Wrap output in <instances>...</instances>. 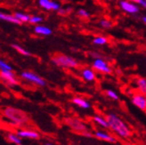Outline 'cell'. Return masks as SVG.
I'll list each match as a JSON object with an SVG mask.
<instances>
[{"mask_svg":"<svg viewBox=\"0 0 146 145\" xmlns=\"http://www.w3.org/2000/svg\"><path fill=\"white\" fill-rule=\"evenodd\" d=\"M42 21H44V17L43 16L32 15V16H31V20H30V23H29L33 24V25H38V24H40Z\"/></svg>","mask_w":146,"mask_h":145,"instance_id":"25","label":"cell"},{"mask_svg":"<svg viewBox=\"0 0 146 145\" xmlns=\"http://www.w3.org/2000/svg\"><path fill=\"white\" fill-rule=\"evenodd\" d=\"M20 77L23 79H24L25 81H27L29 83H31L33 85H36L38 86H40V87H44V86H46V81L42 77L34 73V72H32L31 70L21 71V73L20 74Z\"/></svg>","mask_w":146,"mask_h":145,"instance_id":"5","label":"cell"},{"mask_svg":"<svg viewBox=\"0 0 146 145\" xmlns=\"http://www.w3.org/2000/svg\"><path fill=\"white\" fill-rule=\"evenodd\" d=\"M109 1H113V0H109Z\"/></svg>","mask_w":146,"mask_h":145,"instance_id":"35","label":"cell"},{"mask_svg":"<svg viewBox=\"0 0 146 145\" xmlns=\"http://www.w3.org/2000/svg\"><path fill=\"white\" fill-rule=\"evenodd\" d=\"M17 134L21 139H31V140H39L40 134L38 132L35 131L33 129L27 128H20L16 130Z\"/></svg>","mask_w":146,"mask_h":145,"instance_id":"10","label":"cell"},{"mask_svg":"<svg viewBox=\"0 0 146 145\" xmlns=\"http://www.w3.org/2000/svg\"><path fill=\"white\" fill-rule=\"evenodd\" d=\"M65 123H66V125L75 133L80 134L86 137H89V138L94 136V134H92V132L89 131L88 127H87V126L85 123L77 118L65 119Z\"/></svg>","mask_w":146,"mask_h":145,"instance_id":"4","label":"cell"},{"mask_svg":"<svg viewBox=\"0 0 146 145\" xmlns=\"http://www.w3.org/2000/svg\"><path fill=\"white\" fill-rule=\"evenodd\" d=\"M13 15L15 16L20 21H21L23 23H29L31 20V16L29 14L23 13V12H15L13 13Z\"/></svg>","mask_w":146,"mask_h":145,"instance_id":"20","label":"cell"},{"mask_svg":"<svg viewBox=\"0 0 146 145\" xmlns=\"http://www.w3.org/2000/svg\"><path fill=\"white\" fill-rule=\"evenodd\" d=\"M106 119L109 124V129L111 131L117 134L122 139L127 140L133 135V132L131 128L127 126V123L122 120L118 115L115 113H108Z\"/></svg>","mask_w":146,"mask_h":145,"instance_id":"1","label":"cell"},{"mask_svg":"<svg viewBox=\"0 0 146 145\" xmlns=\"http://www.w3.org/2000/svg\"><path fill=\"white\" fill-rule=\"evenodd\" d=\"M105 95H106V96L108 98L111 99L113 101H119V96L118 93H117L115 91L111 90V89H107L105 91Z\"/></svg>","mask_w":146,"mask_h":145,"instance_id":"24","label":"cell"},{"mask_svg":"<svg viewBox=\"0 0 146 145\" xmlns=\"http://www.w3.org/2000/svg\"><path fill=\"white\" fill-rule=\"evenodd\" d=\"M2 116L6 120H8L11 124L15 126L26 125L30 120L26 112L20 110V109L11 106H7L3 109Z\"/></svg>","mask_w":146,"mask_h":145,"instance_id":"2","label":"cell"},{"mask_svg":"<svg viewBox=\"0 0 146 145\" xmlns=\"http://www.w3.org/2000/svg\"><path fill=\"white\" fill-rule=\"evenodd\" d=\"M38 5L46 11L58 12L62 8L61 4H59L55 0H38Z\"/></svg>","mask_w":146,"mask_h":145,"instance_id":"11","label":"cell"},{"mask_svg":"<svg viewBox=\"0 0 146 145\" xmlns=\"http://www.w3.org/2000/svg\"><path fill=\"white\" fill-rule=\"evenodd\" d=\"M77 15L80 18H84V19H87V18H89L90 16V14L89 13L87 12L86 10L83 9V8H80L77 11Z\"/></svg>","mask_w":146,"mask_h":145,"instance_id":"27","label":"cell"},{"mask_svg":"<svg viewBox=\"0 0 146 145\" xmlns=\"http://www.w3.org/2000/svg\"><path fill=\"white\" fill-rule=\"evenodd\" d=\"M80 76L86 82H94L96 80V75L92 68H83L80 70Z\"/></svg>","mask_w":146,"mask_h":145,"instance_id":"13","label":"cell"},{"mask_svg":"<svg viewBox=\"0 0 146 145\" xmlns=\"http://www.w3.org/2000/svg\"><path fill=\"white\" fill-rule=\"evenodd\" d=\"M92 119L96 125H98L102 128L109 129V124H108L106 117H104V116H102V115H94L92 118Z\"/></svg>","mask_w":146,"mask_h":145,"instance_id":"17","label":"cell"},{"mask_svg":"<svg viewBox=\"0 0 146 145\" xmlns=\"http://www.w3.org/2000/svg\"><path fill=\"white\" fill-rule=\"evenodd\" d=\"M0 70H13V67L8 62L1 59L0 60Z\"/></svg>","mask_w":146,"mask_h":145,"instance_id":"26","label":"cell"},{"mask_svg":"<svg viewBox=\"0 0 146 145\" xmlns=\"http://www.w3.org/2000/svg\"><path fill=\"white\" fill-rule=\"evenodd\" d=\"M51 62L54 66L62 69H78L79 68V62L70 55L64 54H56L51 57Z\"/></svg>","mask_w":146,"mask_h":145,"instance_id":"3","label":"cell"},{"mask_svg":"<svg viewBox=\"0 0 146 145\" xmlns=\"http://www.w3.org/2000/svg\"><path fill=\"white\" fill-rule=\"evenodd\" d=\"M145 1H146V0H145Z\"/></svg>","mask_w":146,"mask_h":145,"instance_id":"36","label":"cell"},{"mask_svg":"<svg viewBox=\"0 0 146 145\" xmlns=\"http://www.w3.org/2000/svg\"><path fill=\"white\" fill-rule=\"evenodd\" d=\"M130 2H133L136 5H138L139 6L143 7V8L146 9V1L145 0H128Z\"/></svg>","mask_w":146,"mask_h":145,"instance_id":"29","label":"cell"},{"mask_svg":"<svg viewBox=\"0 0 146 145\" xmlns=\"http://www.w3.org/2000/svg\"><path fill=\"white\" fill-rule=\"evenodd\" d=\"M11 47L13 48L14 50L16 51V52H18L21 55H23V56H31V53H30L28 50L24 49L23 47H21V46H19L17 44H12Z\"/></svg>","mask_w":146,"mask_h":145,"instance_id":"22","label":"cell"},{"mask_svg":"<svg viewBox=\"0 0 146 145\" xmlns=\"http://www.w3.org/2000/svg\"><path fill=\"white\" fill-rule=\"evenodd\" d=\"M99 25L104 28V30H110V28H111L113 27V23L110 20H107V19H103L99 21Z\"/></svg>","mask_w":146,"mask_h":145,"instance_id":"23","label":"cell"},{"mask_svg":"<svg viewBox=\"0 0 146 145\" xmlns=\"http://www.w3.org/2000/svg\"><path fill=\"white\" fill-rule=\"evenodd\" d=\"M119 6L122 11L131 14V15H135V14L140 12L138 5L130 2L128 0H120V1H119Z\"/></svg>","mask_w":146,"mask_h":145,"instance_id":"9","label":"cell"},{"mask_svg":"<svg viewBox=\"0 0 146 145\" xmlns=\"http://www.w3.org/2000/svg\"><path fill=\"white\" fill-rule=\"evenodd\" d=\"M92 43L96 46H102L107 45L109 43V39L106 37H104V36H97V37H96L93 39Z\"/></svg>","mask_w":146,"mask_h":145,"instance_id":"21","label":"cell"},{"mask_svg":"<svg viewBox=\"0 0 146 145\" xmlns=\"http://www.w3.org/2000/svg\"><path fill=\"white\" fill-rule=\"evenodd\" d=\"M33 31L35 34L36 35H40V36H50L52 35L53 33V30H51V28L47 26H44V25H40V24H38V25H35V27L33 28Z\"/></svg>","mask_w":146,"mask_h":145,"instance_id":"15","label":"cell"},{"mask_svg":"<svg viewBox=\"0 0 146 145\" xmlns=\"http://www.w3.org/2000/svg\"><path fill=\"white\" fill-rule=\"evenodd\" d=\"M89 55L91 57L94 58V59H96V58H102V55L99 54H97V53H96V52H91V53H89Z\"/></svg>","mask_w":146,"mask_h":145,"instance_id":"30","label":"cell"},{"mask_svg":"<svg viewBox=\"0 0 146 145\" xmlns=\"http://www.w3.org/2000/svg\"><path fill=\"white\" fill-rule=\"evenodd\" d=\"M124 145H136V144H135V143H131V142H127V143H125Z\"/></svg>","mask_w":146,"mask_h":145,"instance_id":"33","label":"cell"},{"mask_svg":"<svg viewBox=\"0 0 146 145\" xmlns=\"http://www.w3.org/2000/svg\"><path fill=\"white\" fill-rule=\"evenodd\" d=\"M142 21H143V23L146 24V16H143V17H142Z\"/></svg>","mask_w":146,"mask_h":145,"instance_id":"31","label":"cell"},{"mask_svg":"<svg viewBox=\"0 0 146 145\" xmlns=\"http://www.w3.org/2000/svg\"><path fill=\"white\" fill-rule=\"evenodd\" d=\"M94 137H96V139L101 140V141H104L107 142H111V143H116L117 139L113 135L111 134L107 133L104 130H96V131L94 132Z\"/></svg>","mask_w":146,"mask_h":145,"instance_id":"12","label":"cell"},{"mask_svg":"<svg viewBox=\"0 0 146 145\" xmlns=\"http://www.w3.org/2000/svg\"><path fill=\"white\" fill-rule=\"evenodd\" d=\"M0 77L2 81L8 86H16L19 84V80L13 70H0Z\"/></svg>","mask_w":146,"mask_h":145,"instance_id":"7","label":"cell"},{"mask_svg":"<svg viewBox=\"0 0 146 145\" xmlns=\"http://www.w3.org/2000/svg\"><path fill=\"white\" fill-rule=\"evenodd\" d=\"M45 145H56V144H54V143H53V142H46Z\"/></svg>","mask_w":146,"mask_h":145,"instance_id":"32","label":"cell"},{"mask_svg":"<svg viewBox=\"0 0 146 145\" xmlns=\"http://www.w3.org/2000/svg\"><path fill=\"white\" fill-rule=\"evenodd\" d=\"M71 103L78 108L82 109V110H88V109L91 108V104L89 101L80 96H74L71 99Z\"/></svg>","mask_w":146,"mask_h":145,"instance_id":"14","label":"cell"},{"mask_svg":"<svg viewBox=\"0 0 146 145\" xmlns=\"http://www.w3.org/2000/svg\"><path fill=\"white\" fill-rule=\"evenodd\" d=\"M5 140L16 145L21 143V141H23V139L17 134V133H12V132H8L5 134Z\"/></svg>","mask_w":146,"mask_h":145,"instance_id":"18","label":"cell"},{"mask_svg":"<svg viewBox=\"0 0 146 145\" xmlns=\"http://www.w3.org/2000/svg\"><path fill=\"white\" fill-rule=\"evenodd\" d=\"M92 69L99 72L101 74H105V75H110L112 73V69L110 66L109 63L103 58H96L94 59L92 62Z\"/></svg>","mask_w":146,"mask_h":145,"instance_id":"6","label":"cell"},{"mask_svg":"<svg viewBox=\"0 0 146 145\" xmlns=\"http://www.w3.org/2000/svg\"><path fill=\"white\" fill-rule=\"evenodd\" d=\"M136 87L140 93L146 95V78L145 77H138L135 80Z\"/></svg>","mask_w":146,"mask_h":145,"instance_id":"19","label":"cell"},{"mask_svg":"<svg viewBox=\"0 0 146 145\" xmlns=\"http://www.w3.org/2000/svg\"><path fill=\"white\" fill-rule=\"evenodd\" d=\"M131 103L140 111L146 112V95L142 93H135L131 96Z\"/></svg>","mask_w":146,"mask_h":145,"instance_id":"8","label":"cell"},{"mask_svg":"<svg viewBox=\"0 0 146 145\" xmlns=\"http://www.w3.org/2000/svg\"><path fill=\"white\" fill-rule=\"evenodd\" d=\"M18 145H25V144H23V143H20V144H18Z\"/></svg>","mask_w":146,"mask_h":145,"instance_id":"34","label":"cell"},{"mask_svg":"<svg viewBox=\"0 0 146 145\" xmlns=\"http://www.w3.org/2000/svg\"><path fill=\"white\" fill-rule=\"evenodd\" d=\"M0 19L4 21H6V23H13V24H15V25H21L23 24L21 21H20L13 14H10V13H3L1 12L0 13Z\"/></svg>","mask_w":146,"mask_h":145,"instance_id":"16","label":"cell"},{"mask_svg":"<svg viewBox=\"0 0 146 145\" xmlns=\"http://www.w3.org/2000/svg\"><path fill=\"white\" fill-rule=\"evenodd\" d=\"M72 12V8L71 7H68V8H61L59 11H58V14L62 16H65V15H68L70 13Z\"/></svg>","mask_w":146,"mask_h":145,"instance_id":"28","label":"cell"}]
</instances>
